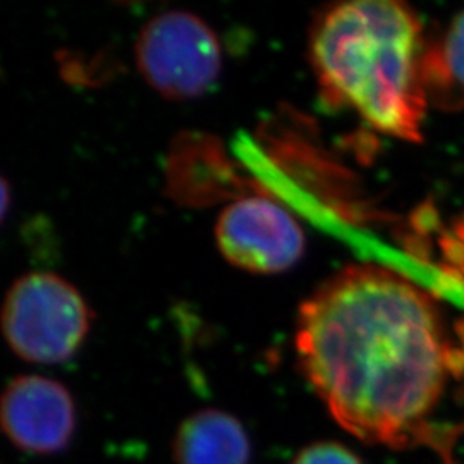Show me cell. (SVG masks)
I'll list each match as a JSON object with an SVG mask.
<instances>
[{"label": "cell", "instance_id": "1", "mask_svg": "<svg viewBox=\"0 0 464 464\" xmlns=\"http://www.w3.org/2000/svg\"><path fill=\"white\" fill-rule=\"evenodd\" d=\"M299 365L332 418L385 448L430 439L435 411L464 344L446 331L433 299L392 270L353 266L299 308Z\"/></svg>", "mask_w": 464, "mask_h": 464}, {"label": "cell", "instance_id": "2", "mask_svg": "<svg viewBox=\"0 0 464 464\" xmlns=\"http://www.w3.org/2000/svg\"><path fill=\"white\" fill-rule=\"evenodd\" d=\"M423 24L398 0H351L316 17L310 64L322 100L349 111L375 131L404 141L423 140L429 109Z\"/></svg>", "mask_w": 464, "mask_h": 464}, {"label": "cell", "instance_id": "3", "mask_svg": "<svg viewBox=\"0 0 464 464\" xmlns=\"http://www.w3.org/2000/svg\"><path fill=\"white\" fill-rule=\"evenodd\" d=\"M93 312L71 282L52 272H32L9 287L0 331L26 363L59 365L74 358L92 331Z\"/></svg>", "mask_w": 464, "mask_h": 464}, {"label": "cell", "instance_id": "4", "mask_svg": "<svg viewBox=\"0 0 464 464\" xmlns=\"http://www.w3.org/2000/svg\"><path fill=\"white\" fill-rule=\"evenodd\" d=\"M143 80L172 102L203 97L222 71V45L216 32L188 11L151 17L134 45Z\"/></svg>", "mask_w": 464, "mask_h": 464}, {"label": "cell", "instance_id": "5", "mask_svg": "<svg viewBox=\"0 0 464 464\" xmlns=\"http://www.w3.org/2000/svg\"><path fill=\"white\" fill-rule=\"evenodd\" d=\"M216 241L222 256L251 274H281L304 253V232L284 207L266 197H243L217 218Z\"/></svg>", "mask_w": 464, "mask_h": 464}, {"label": "cell", "instance_id": "6", "mask_svg": "<svg viewBox=\"0 0 464 464\" xmlns=\"http://www.w3.org/2000/svg\"><path fill=\"white\" fill-rule=\"evenodd\" d=\"M80 425L78 404L63 382L19 375L0 394V430L30 456H57L72 446Z\"/></svg>", "mask_w": 464, "mask_h": 464}, {"label": "cell", "instance_id": "7", "mask_svg": "<svg viewBox=\"0 0 464 464\" xmlns=\"http://www.w3.org/2000/svg\"><path fill=\"white\" fill-rule=\"evenodd\" d=\"M170 452L174 464H249L251 439L236 416L207 408L179 423Z\"/></svg>", "mask_w": 464, "mask_h": 464}, {"label": "cell", "instance_id": "8", "mask_svg": "<svg viewBox=\"0 0 464 464\" xmlns=\"http://www.w3.org/2000/svg\"><path fill=\"white\" fill-rule=\"evenodd\" d=\"M423 72L429 103L444 111L464 109V11L429 44Z\"/></svg>", "mask_w": 464, "mask_h": 464}, {"label": "cell", "instance_id": "9", "mask_svg": "<svg viewBox=\"0 0 464 464\" xmlns=\"http://www.w3.org/2000/svg\"><path fill=\"white\" fill-rule=\"evenodd\" d=\"M437 245L444 270L464 284V214L439 236Z\"/></svg>", "mask_w": 464, "mask_h": 464}, {"label": "cell", "instance_id": "10", "mask_svg": "<svg viewBox=\"0 0 464 464\" xmlns=\"http://www.w3.org/2000/svg\"><path fill=\"white\" fill-rule=\"evenodd\" d=\"M291 464H363L344 444L322 440L301 449Z\"/></svg>", "mask_w": 464, "mask_h": 464}, {"label": "cell", "instance_id": "11", "mask_svg": "<svg viewBox=\"0 0 464 464\" xmlns=\"http://www.w3.org/2000/svg\"><path fill=\"white\" fill-rule=\"evenodd\" d=\"M9 210H11V188L0 174V224L9 214Z\"/></svg>", "mask_w": 464, "mask_h": 464}, {"label": "cell", "instance_id": "12", "mask_svg": "<svg viewBox=\"0 0 464 464\" xmlns=\"http://www.w3.org/2000/svg\"><path fill=\"white\" fill-rule=\"evenodd\" d=\"M0 464H2V463H0Z\"/></svg>", "mask_w": 464, "mask_h": 464}]
</instances>
